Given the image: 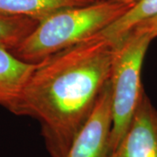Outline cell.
<instances>
[{
	"instance_id": "5b68a950",
	"label": "cell",
	"mask_w": 157,
	"mask_h": 157,
	"mask_svg": "<svg viewBox=\"0 0 157 157\" xmlns=\"http://www.w3.org/2000/svg\"><path fill=\"white\" fill-rule=\"evenodd\" d=\"M156 112L144 94L128 133L109 157H157Z\"/></svg>"
},
{
	"instance_id": "ba28073f",
	"label": "cell",
	"mask_w": 157,
	"mask_h": 157,
	"mask_svg": "<svg viewBox=\"0 0 157 157\" xmlns=\"http://www.w3.org/2000/svg\"><path fill=\"white\" fill-rule=\"evenodd\" d=\"M156 15L157 0H140L126 14L109 25L101 33L118 43L135 25Z\"/></svg>"
},
{
	"instance_id": "8992f818",
	"label": "cell",
	"mask_w": 157,
	"mask_h": 157,
	"mask_svg": "<svg viewBox=\"0 0 157 157\" xmlns=\"http://www.w3.org/2000/svg\"><path fill=\"white\" fill-rule=\"evenodd\" d=\"M35 66L18 59L0 45V107L11 112Z\"/></svg>"
},
{
	"instance_id": "52a82bcc",
	"label": "cell",
	"mask_w": 157,
	"mask_h": 157,
	"mask_svg": "<svg viewBox=\"0 0 157 157\" xmlns=\"http://www.w3.org/2000/svg\"><path fill=\"white\" fill-rule=\"evenodd\" d=\"M101 0H0V13L41 20L68 7L84 6Z\"/></svg>"
},
{
	"instance_id": "30bf717a",
	"label": "cell",
	"mask_w": 157,
	"mask_h": 157,
	"mask_svg": "<svg viewBox=\"0 0 157 157\" xmlns=\"http://www.w3.org/2000/svg\"><path fill=\"white\" fill-rule=\"evenodd\" d=\"M132 30H135L139 33L148 34L154 39L157 37V15L155 17L146 19L137 25H135Z\"/></svg>"
},
{
	"instance_id": "3957f363",
	"label": "cell",
	"mask_w": 157,
	"mask_h": 157,
	"mask_svg": "<svg viewBox=\"0 0 157 157\" xmlns=\"http://www.w3.org/2000/svg\"><path fill=\"white\" fill-rule=\"evenodd\" d=\"M152 40L148 34L131 30L118 42L110 77L111 154L128 133L144 94L140 78L141 68Z\"/></svg>"
},
{
	"instance_id": "277c9868",
	"label": "cell",
	"mask_w": 157,
	"mask_h": 157,
	"mask_svg": "<svg viewBox=\"0 0 157 157\" xmlns=\"http://www.w3.org/2000/svg\"><path fill=\"white\" fill-rule=\"evenodd\" d=\"M111 130L112 102L109 80L89 119L73 140L66 157H109Z\"/></svg>"
},
{
	"instance_id": "9c48e42d",
	"label": "cell",
	"mask_w": 157,
	"mask_h": 157,
	"mask_svg": "<svg viewBox=\"0 0 157 157\" xmlns=\"http://www.w3.org/2000/svg\"><path fill=\"white\" fill-rule=\"evenodd\" d=\"M39 22L32 17L0 13V45L13 50L36 28Z\"/></svg>"
},
{
	"instance_id": "7c38bea8",
	"label": "cell",
	"mask_w": 157,
	"mask_h": 157,
	"mask_svg": "<svg viewBox=\"0 0 157 157\" xmlns=\"http://www.w3.org/2000/svg\"><path fill=\"white\" fill-rule=\"evenodd\" d=\"M155 124H156V131H157V112H156V115H155Z\"/></svg>"
},
{
	"instance_id": "8fae6325",
	"label": "cell",
	"mask_w": 157,
	"mask_h": 157,
	"mask_svg": "<svg viewBox=\"0 0 157 157\" xmlns=\"http://www.w3.org/2000/svg\"><path fill=\"white\" fill-rule=\"evenodd\" d=\"M106 1H117V2H122V3H127V4H131L133 6H135L140 0H106Z\"/></svg>"
},
{
	"instance_id": "7a4b0ae2",
	"label": "cell",
	"mask_w": 157,
	"mask_h": 157,
	"mask_svg": "<svg viewBox=\"0 0 157 157\" xmlns=\"http://www.w3.org/2000/svg\"><path fill=\"white\" fill-rule=\"evenodd\" d=\"M133 5L101 0L68 7L39 20L36 28L11 52L20 60L37 65L48 57L100 33Z\"/></svg>"
},
{
	"instance_id": "6da1fadb",
	"label": "cell",
	"mask_w": 157,
	"mask_h": 157,
	"mask_svg": "<svg viewBox=\"0 0 157 157\" xmlns=\"http://www.w3.org/2000/svg\"><path fill=\"white\" fill-rule=\"evenodd\" d=\"M118 43L96 34L35 66L11 112L36 119L52 157H66L110 80Z\"/></svg>"
}]
</instances>
